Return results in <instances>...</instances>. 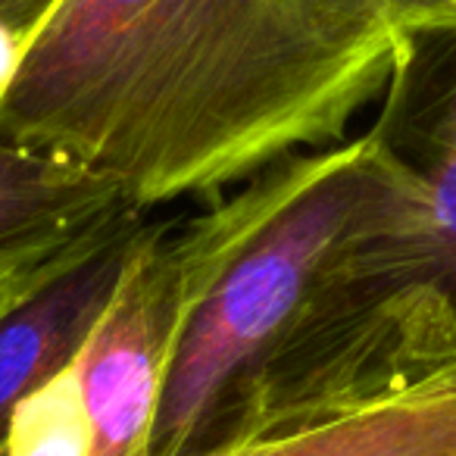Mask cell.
I'll return each instance as SVG.
<instances>
[{"label": "cell", "mask_w": 456, "mask_h": 456, "mask_svg": "<svg viewBox=\"0 0 456 456\" xmlns=\"http://www.w3.org/2000/svg\"><path fill=\"white\" fill-rule=\"evenodd\" d=\"M381 94L366 134L406 188L275 360L281 385L319 403L379 397L456 360V22L397 38Z\"/></svg>", "instance_id": "obj_2"}, {"label": "cell", "mask_w": 456, "mask_h": 456, "mask_svg": "<svg viewBox=\"0 0 456 456\" xmlns=\"http://www.w3.org/2000/svg\"><path fill=\"white\" fill-rule=\"evenodd\" d=\"M151 228L144 213L122 209L0 322V456L22 403L76 362Z\"/></svg>", "instance_id": "obj_5"}, {"label": "cell", "mask_w": 456, "mask_h": 456, "mask_svg": "<svg viewBox=\"0 0 456 456\" xmlns=\"http://www.w3.org/2000/svg\"><path fill=\"white\" fill-rule=\"evenodd\" d=\"M256 178L260 209L175 347L151 456H200L254 437L260 379L306 325L350 244L403 194L369 134L291 153Z\"/></svg>", "instance_id": "obj_3"}, {"label": "cell", "mask_w": 456, "mask_h": 456, "mask_svg": "<svg viewBox=\"0 0 456 456\" xmlns=\"http://www.w3.org/2000/svg\"><path fill=\"white\" fill-rule=\"evenodd\" d=\"M16 60H20V45L0 28V94L7 91V82L16 69Z\"/></svg>", "instance_id": "obj_11"}, {"label": "cell", "mask_w": 456, "mask_h": 456, "mask_svg": "<svg viewBox=\"0 0 456 456\" xmlns=\"http://www.w3.org/2000/svg\"><path fill=\"white\" fill-rule=\"evenodd\" d=\"M325 7L356 35L385 45L419 28L456 22V0H325Z\"/></svg>", "instance_id": "obj_8"}, {"label": "cell", "mask_w": 456, "mask_h": 456, "mask_svg": "<svg viewBox=\"0 0 456 456\" xmlns=\"http://www.w3.org/2000/svg\"><path fill=\"white\" fill-rule=\"evenodd\" d=\"M57 4L60 0H0V28L22 47Z\"/></svg>", "instance_id": "obj_10"}, {"label": "cell", "mask_w": 456, "mask_h": 456, "mask_svg": "<svg viewBox=\"0 0 456 456\" xmlns=\"http://www.w3.org/2000/svg\"><path fill=\"white\" fill-rule=\"evenodd\" d=\"M394 47L325 0H60L20 47L0 134L103 172L147 213L341 141Z\"/></svg>", "instance_id": "obj_1"}, {"label": "cell", "mask_w": 456, "mask_h": 456, "mask_svg": "<svg viewBox=\"0 0 456 456\" xmlns=\"http://www.w3.org/2000/svg\"><path fill=\"white\" fill-rule=\"evenodd\" d=\"M256 209L260 178H250L182 232H147L72 362L91 431L88 456H151L184 325Z\"/></svg>", "instance_id": "obj_4"}, {"label": "cell", "mask_w": 456, "mask_h": 456, "mask_svg": "<svg viewBox=\"0 0 456 456\" xmlns=\"http://www.w3.org/2000/svg\"><path fill=\"white\" fill-rule=\"evenodd\" d=\"M122 209L132 207L103 172L0 134V260L66 250Z\"/></svg>", "instance_id": "obj_7"}, {"label": "cell", "mask_w": 456, "mask_h": 456, "mask_svg": "<svg viewBox=\"0 0 456 456\" xmlns=\"http://www.w3.org/2000/svg\"><path fill=\"white\" fill-rule=\"evenodd\" d=\"M116 219V216H113ZM103 228V225H101ZM94 235V232H91ZM88 235V238H91ZM85 241V238H82ZM82 241H76L72 248L57 250V254H28V256H4L0 260V322L35 291L45 279H51L60 266L66 263V256L78 248Z\"/></svg>", "instance_id": "obj_9"}, {"label": "cell", "mask_w": 456, "mask_h": 456, "mask_svg": "<svg viewBox=\"0 0 456 456\" xmlns=\"http://www.w3.org/2000/svg\"><path fill=\"white\" fill-rule=\"evenodd\" d=\"M228 456H456V360L379 397L279 425Z\"/></svg>", "instance_id": "obj_6"}]
</instances>
